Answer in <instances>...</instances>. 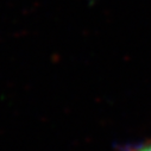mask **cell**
<instances>
[{
	"mask_svg": "<svg viewBox=\"0 0 151 151\" xmlns=\"http://www.w3.org/2000/svg\"><path fill=\"white\" fill-rule=\"evenodd\" d=\"M131 151H151V138L147 139L146 142H144L143 144L136 146V147H134L133 150H131Z\"/></svg>",
	"mask_w": 151,
	"mask_h": 151,
	"instance_id": "1",
	"label": "cell"
}]
</instances>
